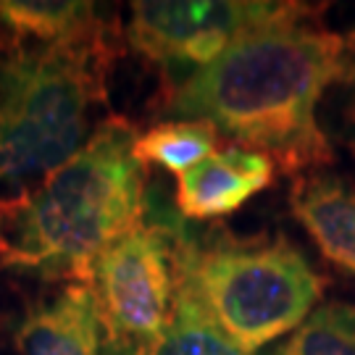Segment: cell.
Here are the masks:
<instances>
[{
	"instance_id": "5bb4252c",
	"label": "cell",
	"mask_w": 355,
	"mask_h": 355,
	"mask_svg": "<svg viewBox=\"0 0 355 355\" xmlns=\"http://www.w3.org/2000/svg\"><path fill=\"white\" fill-rule=\"evenodd\" d=\"M350 79H353V82H355V71H353V76H350Z\"/></svg>"
},
{
	"instance_id": "4fadbf2b",
	"label": "cell",
	"mask_w": 355,
	"mask_h": 355,
	"mask_svg": "<svg viewBox=\"0 0 355 355\" xmlns=\"http://www.w3.org/2000/svg\"><path fill=\"white\" fill-rule=\"evenodd\" d=\"M279 355H355V305L340 300L316 305Z\"/></svg>"
},
{
	"instance_id": "7c38bea8",
	"label": "cell",
	"mask_w": 355,
	"mask_h": 355,
	"mask_svg": "<svg viewBox=\"0 0 355 355\" xmlns=\"http://www.w3.org/2000/svg\"><path fill=\"white\" fill-rule=\"evenodd\" d=\"M216 142L218 132L205 121H164L137 137L135 155L142 166L158 164L182 177L214 155Z\"/></svg>"
},
{
	"instance_id": "8fae6325",
	"label": "cell",
	"mask_w": 355,
	"mask_h": 355,
	"mask_svg": "<svg viewBox=\"0 0 355 355\" xmlns=\"http://www.w3.org/2000/svg\"><path fill=\"white\" fill-rule=\"evenodd\" d=\"M142 355H250L229 340L184 279H177L174 311L164 334ZM268 355H279V350Z\"/></svg>"
},
{
	"instance_id": "277c9868",
	"label": "cell",
	"mask_w": 355,
	"mask_h": 355,
	"mask_svg": "<svg viewBox=\"0 0 355 355\" xmlns=\"http://www.w3.org/2000/svg\"><path fill=\"white\" fill-rule=\"evenodd\" d=\"M177 271L221 331L255 355L316 311L324 279L287 237L237 240L227 229L177 232Z\"/></svg>"
},
{
	"instance_id": "9c48e42d",
	"label": "cell",
	"mask_w": 355,
	"mask_h": 355,
	"mask_svg": "<svg viewBox=\"0 0 355 355\" xmlns=\"http://www.w3.org/2000/svg\"><path fill=\"white\" fill-rule=\"evenodd\" d=\"M295 218L334 266L355 274V187L329 171L295 177L290 190Z\"/></svg>"
},
{
	"instance_id": "7a4b0ae2",
	"label": "cell",
	"mask_w": 355,
	"mask_h": 355,
	"mask_svg": "<svg viewBox=\"0 0 355 355\" xmlns=\"http://www.w3.org/2000/svg\"><path fill=\"white\" fill-rule=\"evenodd\" d=\"M137 127L105 116L48 177L0 198V268L89 284L95 258L145 216L148 171L135 155Z\"/></svg>"
},
{
	"instance_id": "6da1fadb",
	"label": "cell",
	"mask_w": 355,
	"mask_h": 355,
	"mask_svg": "<svg viewBox=\"0 0 355 355\" xmlns=\"http://www.w3.org/2000/svg\"><path fill=\"white\" fill-rule=\"evenodd\" d=\"M318 16V6L287 3L274 21L161 89L158 111L177 121H205L290 177L324 171L334 150L316 108L331 85L353 76L355 35L327 29Z\"/></svg>"
},
{
	"instance_id": "8992f818",
	"label": "cell",
	"mask_w": 355,
	"mask_h": 355,
	"mask_svg": "<svg viewBox=\"0 0 355 355\" xmlns=\"http://www.w3.org/2000/svg\"><path fill=\"white\" fill-rule=\"evenodd\" d=\"M284 8L287 3L263 0H137L132 3L127 40L140 55L164 69L179 64H195L200 69L218 58L242 35L274 21Z\"/></svg>"
},
{
	"instance_id": "ba28073f",
	"label": "cell",
	"mask_w": 355,
	"mask_h": 355,
	"mask_svg": "<svg viewBox=\"0 0 355 355\" xmlns=\"http://www.w3.org/2000/svg\"><path fill=\"white\" fill-rule=\"evenodd\" d=\"M274 171L277 166L263 153L229 145L179 177V216L195 221H214L234 214L253 195L266 190L274 182Z\"/></svg>"
},
{
	"instance_id": "5b68a950",
	"label": "cell",
	"mask_w": 355,
	"mask_h": 355,
	"mask_svg": "<svg viewBox=\"0 0 355 355\" xmlns=\"http://www.w3.org/2000/svg\"><path fill=\"white\" fill-rule=\"evenodd\" d=\"M182 216L145 203V216L92 263L89 287L108 329V355H142L161 334L177 297V232Z\"/></svg>"
},
{
	"instance_id": "30bf717a",
	"label": "cell",
	"mask_w": 355,
	"mask_h": 355,
	"mask_svg": "<svg viewBox=\"0 0 355 355\" xmlns=\"http://www.w3.org/2000/svg\"><path fill=\"white\" fill-rule=\"evenodd\" d=\"M98 19L92 3L0 0V51L29 42H61L89 29Z\"/></svg>"
},
{
	"instance_id": "52a82bcc",
	"label": "cell",
	"mask_w": 355,
	"mask_h": 355,
	"mask_svg": "<svg viewBox=\"0 0 355 355\" xmlns=\"http://www.w3.org/2000/svg\"><path fill=\"white\" fill-rule=\"evenodd\" d=\"M19 355H108L111 340L89 284H64L29 303L13 331Z\"/></svg>"
},
{
	"instance_id": "3957f363",
	"label": "cell",
	"mask_w": 355,
	"mask_h": 355,
	"mask_svg": "<svg viewBox=\"0 0 355 355\" xmlns=\"http://www.w3.org/2000/svg\"><path fill=\"white\" fill-rule=\"evenodd\" d=\"M119 53L116 16L61 42L0 51V187H32L87 142Z\"/></svg>"
}]
</instances>
